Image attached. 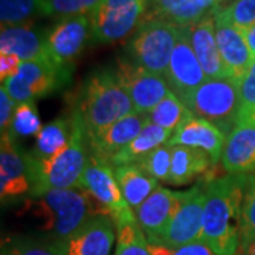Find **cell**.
Segmentation results:
<instances>
[{
    "instance_id": "cell-39",
    "label": "cell",
    "mask_w": 255,
    "mask_h": 255,
    "mask_svg": "<svg viewBox=\"0 0 255 255\" xmlns=\"http://www.w3.org/2000/svg\"><path fill=\"white\" fill-rule=\"evenodd\" d=\"M17 105V102L10 97L9 92L1 85L0 88V130L1 133L7 132Z\"/></svg>"
},
{
    "instance_id": "cell-18",
    "label": "cell",
    "mask_w": 255,
    "mask_h": 255,
    "mask_svg": "<svg viewBox=\"0 0 255 255\" xmlns=\"http://www.w3.org/2000/svg\"><path fill=\"white\" fill-rule=\"evenodd\" d=\"M221 164L227 174L255 172V122H237L226 139Z\"/></svg>"
},
{
    "instance_id": "cell-13",
    "label": "cell",
    "mask_w": 255,
    "mask_h": 255,
    "mask_svg": "<svg viewBox=\"0 0 255 255\" xmlns=\"http://www.w3.org/2000/svg\"><path fill=\"white\" fill-rule=\"evenodd\" d=\"M164 78L170 87V91L182 101L207 80V75L191 47L186 27H180Z\"/></svg>"
},
{
    "instance_id": "cell-19",
    "label": "cell",
    "mask_w": 255,
    "mask_h": 255,
    "mask_svg": "<svg viewBox=\"0 0 255 255\" xmlns=\"http://www.w3.org/2000/svg\"><path fill=\"white\" fill-rule=\"evenodd\" d=\"M149 117L142 112H132L127 117L121 118L112 124L105 130H102L98 136L88 140V147L92 155L110 162L114 155L129 145L135 137L142 132L147 125Z\"/></svg>"
},
{
    "instance_id": "cell-15",
    "label": "cell",
    "mask_w": 255,
    "mask_h": 255,
    "mask_svg": "<svg viewBox=\"0 0 255 255\" xmlns=\"http://www.w3.org/2000/svg\"><path fill=\"white\" fill-rule=\"evenodd\" d=\"M213 14L216 23V40L223 63L230 77L241 81L254 60V55L247 44L246 37L241 30L230 24L217 9H214Z\"/></svg>"
},
{
    "instance_id": "cell-33",
    "label": "cell",
    "mask_w": 255,
    "mask_h": 255,
    "mask_svg": "<svg viewBox=\"0 0 255 255\" xmlns=\"http://www.w3.org/2000/svg\"><path fill=\"white\" fill-rule=\"evenodd\" d=\"M115 255H152L147 238L137 221L117 228Z\"/></svg>"
},
{
    "instance_id": "cell-9",
    "label": "cell",
    "mask_w": 255,
    "mask_h": 255,
    "mask_svg": "<svg viewBox=\"0 0 255 255\" xmlns=\"http://www.w3.org/2000/svg\"><path fill=\"white\" fill-rule=\"evenodd\" d=\"M147 10V0H102L90 14L91 40L100 44L117 43L136 31Z\"/></svg>"
},
{
    "instance_id": "cell-37",
    "label": "cell",
    "mask_w": 255,
    "mask_h": 255,
    "mask_svg": "<svg viewBox=\"0 0 255 255\" xmlns=\"http://www.w3.org/2000/svg\"><path fill=\"white\" fill-rule=\"evenodd\" d=\"M246 121L255 122V58L240 81V110L237 122Z\"/></svg>"
},
{
    "instance_id": "cell-28",
    "label": "cell",
    "mask_w": 255,
    "mask_h": 255,
    "mask_svg": "<svg viewBox=\"0 0 255 255\" xmlns=\"http://www.w3.org/2000/svg\"><path fill=\"white\" fill-rule=\"evenodd\" d=\"M1 255H67L65 243L40 236L14 234L1 240Z\"/></svg>"
},
{
    "instance_id": "cell-29",
    "label": "cell",
    "mask_w": 255,
    "mask_h": 255,
    "mask_svg": "<svg viewBox=\"0 0 255 255\" xmlns=\"http://www.w3.org/2000/svg\"><path fill=\"white\" fill-rule=\"evenodd\" d=\"M147 117H149V122L172 132L173 135L174 130L180 127L184 121L191 118L193 114L186 107V104L176 94L170 91L147 114Z\"/></svg>"
},
{
    "instance_id": "cell-30",
    "label": "cell",
    "mask_w": 255,
    "mask_h": 255,
    "mask_svg": "<svg viewBox=\"0 0 255 255\" xmlns=\"http://www.w3.org/2000/svg\"><path fill=\"white\" fill-rule=\"evenodd\" d=\"M41 129H43V124L38 117L36 104L34 101H27V102H20L17 105L6 133L16 142L18 137L37 136V133Z\"/></svg>"
},
{
    "instance_id": "cell-41",
    "label": "cell",
    "mask_w": 255,
    "mask_h": 255,
    "mask_svg": "<svg viewBox=\"0 0 255 255\" xmlns=\"http://www.w3.org/2000/svg\"><path fill=\"white\" fill-rule=\"evenodd\" d=\"M243 34L246 37V41L248 47H250V50H251V53L254 55L255 58V24L254 26H251L250 28H247L243 31Z\"/></svg>"
},
{
    "instance_id": "cell-31",
    "label": "cell",
    "mask_w": 255,
    "mask_h": 255,
    "mask_svg": "<svg viewBox=\"0 0 255 255\" xmlns=\"http://www.w3.org/2000/svg\"><path fill=\"white\" fill-rule=\"evenodd\" d=\"M41 14V0H0L1 26L28 24Z\"/></svg>"
},
{
    "instance_id": "cell-1",
    "label": "cell",
    "mask_w": 255,
    "mask_h": 255,
    "mask_svg": "<svg viewBox=\"0 0 255 255\" xmlns=\"http://www.w3.org/2000/svg\"><path fill=\"white\" fill-rule=\"evenodd\" d=\"M248 174H226L206 184L199 241L216 255H237L241 244V209Z\"/></svg>"
},
{
    "instance_id": "cell-34",
    "label": "cell",
    "mask_w": 255,
    "mask_h": 255,
    "mask_svg": "<svg viewBox=\"0 0 255 255\" xmlns=\"http://www.w3.org/2000/svg\"><path fill=\"white\" fill-rule=\"evenodd\" d=\"M255 241V172L248 174L246 194L241 209V244L240 251H246ZM237 253V254H238Z\"/></svg>"
},
{
    "instance_id": "cell-8",
    "label": "cell",
    "mask_w": 255,
    "mask_h": 255,
    "mask_svg": "<svg viewBox=\"0 0 255 255\" xmlns=\"http://www.w3.org/2000/svg\"><path fill=\"white\" fill-rule=\"evenodd\" d=\"M68 80L70 70L58 67L48 55H43L36 60L23 61L17 73L3 81L1 85L20 104L47 97L61 88Z\"/></svg>"
},
{
    "instance_id": "cell-16",
    "label": "cell",
    "mask_w": 255,
    "mask_h": 255,
    "mask_svg": "<svg viewBox=\"0 0 255 255\" xmlns=\"http://www.w3.org/2000/svg\"><path fill=\"white\" fill-rule=\"evenodd\" d=\"M226 139L227 136L217 125L193 115L174 130L167 143L170 146H187L203 150L211 157L213 164H217L221 160Z\"/></svg>"
},
{
    "instance_id": "cell-11",
    "label": "cell",
    "mask_w": 255,
    "mask_h": 255,
    "mask_svg": "<svg viewBox=\"0 0 255 255\" xmlns=\"http://www.w3.org/2000/svg\"><path fill=\"white\" fill-rule=\"evenodd\" d=\"M115 73L136 112L149 114L170 92L163 75L147 71L129 57L118 58Z\"/></svg>"
},
{
    "instance_id": "cell-32",
    "label": "cell",
    "mask_w": 255,
    "mask_h": 255,
    "mask_svg": "<svg viewBox=\"0 0 255 255\" xmlns=\"http://www.w3.org/2000/svg\"><path fill=\"white\" fill-rule=\"evenodd\" d=\"M102 0H41V14L63 20L75 16H90Z\"/></svg>"
},
{
    "instance_id": "cell-35",
    "label": "cell",
    "mask_w": 255,
    "mask_h": 255,
    "mask_svg": "<svg viewBox=\"0 0 255 255\" xmlns=\"http://www.w3.org/2000/svg\"><path fill=\"white\" fill-rule=\"evenodd\" d=\"M136 164L146 174L156 179L157 182L167 183L170 176V167H172V146L164 143L156 147L155 150L146 155Z\"/></svg>"
},
{
    "instance_id": "cell-7",
    "label": "cell",
    "mask_w": 255,
    "mask_h": 255,
    "mask_svg": "<svg viewBox=\"0 0 255 255\" xmlns=\"http://www.w3.org/2000/svg\"><path fill=\"white\" fill-rule=\"evenodd\" d=\"M180 26L160 18L143 17L128 46L129 58L147 71L166 75Z\"/></svg>"
},
{
    "instance_id": "cell-5",
    "label": "cell",
    "mask_w": 255,
    "mask_h": 255,
    "mask_svg": "<svg viewBox=\"0 0 255 255\" xmlns=\"http://www.w3.org/2000/svg\"><path fill=\"white\" fill-rule=\"evenodd\" d=\"M78 189L90 196L95 216H108L117 228L136 221L135 211L128 206L119 189L114 166L91 152Z\"/></svg>"
},
{
    "instance_id": "cell-10",
    "label": "cell",
    "mask_w": 255,
    "mask_h": 255,
    "mask_svg": "<svg viewBox=\"0 0 255 255\" xmlns=\"http://www.w3.org/2000/svg\"><path fill=\"white\" fill-rule=\"evenodd\" d=\"M204 179L187 191H174V206L169 224L162 238L153 244L179 247L199 241L203 227V211L206 201Z\"/></svg>"
},
{
    "instance_id": "cell-24",
    "label": "cell",
    "mask_w": 255,
    "mask_h": 255,
    "mask_svg": "<svg viewBox=\"0 0 255 255\" xmlns=\"http://www.w3.org/2000/svg\"><path fill=\"white\" fill-rule=\"evenodd\" d=\"M211 166H214L213 160L206 152L187 146H172V167L167 183L184 186L201 174L209 173Z\"/></svg>"
},
{
    "instance_id": "cell-23",
    "label": "cell",
    "mask_w": 255,
    "mask_h": 255,
    "mask_svg": "<svg viewBox=\"0 0 255 255\" xmlns=\"http://www.w3.org/2000/svg\"><path fill=\"white\" fill-rule=\"evenodd\" d=\"M0 54L17 55L21 61L47 55L46 34L33 28L31 24L1 26Z\"/></svg>"
},
{
    "instance_id": "cell-38",
    "label": "cell",
    "mask_w": 255,
    "mask_h": 255,
    "mask_svg": "<svg viewBox=\"0 0 255 255\" xmlns=\"http://www.w3.org/2000/svg\"><path fill=\"white\" fill-rule=\"evenodd\" d=\"M149 250H150L152 255H216L201 241H194L190 244L179 247H169L163 246V244L149 243Z\"/></svg>"
},
{
    "instance_id": "cell-12",
    "label": "cell",
    "mask_w": 255,
    "mask_h": 255,
    "mask_svg": "<svg viewBox=\"0 0 255 255\" xmlns=\"http://www.w3.org/2000/svg\"><path fill=\"white\" fill-rule=\"evenodd\" d=\"M90 38H91L90 16L63 18L46 34L47 55L58 67L71 70L73 61L81 54Z\"/></svg>"
},
{
    "instance_id": "cell-2",
    "label": "cell",
    "mask_w": 255,
    "mask_h": 255,
    "mask_svg": "<svg viewBox=\"0 0 255 255\" xmlns=\"http://www.w3.org/2000/svg\"><path fill=\"white\" fill-rule=\"evenodd\" d=\"M18 217L27 219L40 237L65 243L85 221L95 216L90 196L80 189L50 190L23 200Z\"/></svg>"
},
{
    "instance_id": "cell-14",
    "label": "cell",
    "mask_w": 255,
    "mask_h": 255,
    "mask_svg": "<svg viewBox=\"0 0 255 255\" xmlns=\"http://www.w3.org/2000/svg\"><path fill=\"white\" fill-rule=\"evenodd\" d=\"M31 186L28 180L27 166L24 152L16 146V142L7 135L1 133L0 142V197L6 204L11 200L30 196Z\"/></svg>"
},
{
    "instance_id": "cell-25",
    "label": "cell",
    "mask_w": 255,
    "mask_h": 255,
    "mask_svg": "<svg viewBox=\"0 0 255 255\" xmlns=\"http://www.w3.org/2000/svg\"><path fill=\"white\" fill-rule=\"evenodd\" d=\"M114 173L128 206L136 211L140 204L159 187V182L146 174L137 164L115 166Z\"/></svg>"
},
{
    "instance_id": "cell-3",
    "label": "cell",
    "mask_w": 255,
    "mask_h": 255,
    "mask_svg": "<svg viewBox=\"0 0 255 255\" xmlns=\"http://www.w3.org/2000/svg\"><path fill=\"white\" fill-rule=\"evenodd\" d=\"M73 111L91 140L121 118L135 112L133 102L119 82L115 68L97 70L84 82Z\"/></svg>"
},
{
    "instance_id": "cell-22",
    "label": "cell",
    "mask_w": 255,
    "mask_h": 255,
    "mask_svg": "<svg viewBox=\"0 0 255 255\" xmlns=\"http://www.w3.org/2000/svg\"><path fill=\"white\" fill-rule=\"evenodd\" d=\"M219 0H147L145 17L160 18L176 26H190L210 14Z\"/></svg>"
},
{
    "instance_id": "cell-17",
    "label": "cell",
    "mask_w": 255,
    "mask_h": 255,
    "mask_svg": "<svg viewBox=\"0 0 255 255\" xmlns=\"http://www.w3.org/2000/svg\"><path fill=\"white\" fill-rule=\"evenodd\" d=\"M115 228L108 216H92L65 241L67 255H110Z\"/></svg>"
},
{
    "instance_id": "cell-21",
    "label": "cell",
    "mask_w": 255,
    "mask_h": 255,
    "mask_svg": "<svg viewBox=\"0 0 255 255\" xmlns=\"http://www.w3.org/2000/svg\"><path fill=\"white\" fill-rule=\"evenodd\" d=\"M174 206V191L159 186L135 211L137 224L149 243H157L169 224Z\"/></svg>"
},
{
    "instance_id": "cell-27",
    "label": "cell",
    "mask_w": 255,
    "mask_h": 255,
    "mask_svg": "<svg viewBox=\"0 0 255 255\" xmlns=\"http://www.w3.org/2000/svg\"><path fill=\"white\" fill-rule=\"evenodd\" d=\"M74 121L71 114L68 117H58L37 133L36 146L31 153L38 159H50L60 153L68 145L73 133Z\"/></svg>"
},
{
    "instance_id": "cell-20",
    "label": "cell",
    "mask_w": 255,
    "mask_h": 255,
    "mask_svg": "<svg viewBox=\"0 0 255 255\" xmlns=\"http://www.w3.org/2000/svg\"><path fill=\"white\" fill-rule=\"evenodd\" d=\"M213 11L199 21L184 27L187 30L191 47L197 55L207 78H227L230 74L220 55L216 40V23Z\"/></svg>"
},
{
    "instance_id": "cell-6",
    "label": "cell",
    "mask_w": 255,
    "mask_h": 255,
    "mask_svg": "<svg viewBox=\"0 0 255 255\" xmlns=\"http://www.w3.org/2000/svg\"><path fill=\"white\" fill-rule=\"evenodd\" d=\"M183 102L194 117L207 119L228 136L237 122L240 81L231 77L207 78Z\"/></svg>"
},
{
    "instance_id": "cell-43",
    "label": "cell",
    "mask_w": 255,
    "mask_h": 255,
    "mask_svg": "<svg viewBox=\"0 0 255 255\" xmlns=\"http://www.w3.org/2000/svg\"><path fill=\"white\" fill-rule=\"evenodd\" d=\"M231 1H234V0H219V3H217V7H226V6H228Z\"/></svg>"
},
{
    "instance_id": "cell-42",
    "label": "cell",
    "mask_w": 255,
    "mask_h": 255,
    "mask_svg": "<svg viewBox=\"0 0 255 255\" xmlns=\"http://www.w3.org/2000/svg\"><path fill=\"white\" fill-rule=\"evenodd\" d=\"M237 255H255V241L247 248L246 251H241V253H238Z\"/></svg>"
},
{
    "instance_id": "cell-40",
    "label": "cell",
    "mask_w": 255,
    "mask_h": 255,
    "mask_svg": "<svg viewBox=\"0 0 255 255\" xmlns=\"http://www.w3.org/2000/svg\"><path fill=\"white\" fill-rule=\"evenodd\" d=\"M21 60L17 55L0 54V80L6 81L11 75L17 73L18 67L21 65Z\"/></svg>"
},
{
    "instance_id": "cell-4",
    "label": "cell",
    "mask_w": 255,
    "mask_h": 255,
    "mask_svg": "<svg viewBox=\"0 0 255 255\" xmlns=\"http://www.w3.org/2000/svg\"><path fill=\"white\" fill-rule=\"evenodd\" d=\"M74 128L68 145L50 159H38L31 152H24L31 191L37 197L50 190L78 189L84 169L88 162L90 147L78 114L71 111Z\"/></svg>"
},
{
    "instance_id": "cell-26",
    "label": "cell",
    "mask_w": 255,
    "mask_h": 255,
    "mask_svg": "<svg viewBox=\"0 0 255 255\" xmlns=\"http://www.w3.org/2000/svg\"><path fill=\"white\" fill-rule=\"evenodd\" d=\"M170 137H172V132L157 127L152 122H147V125L142 129V132L129 145L111 157L110 163L114 167L124 164H136L146 155L155 150L156 147L167 143Z\"/></svg>"
},
{
    "instance_id": "cell-36",
    "label": "cell",
    "mask_w": 255,
    "mask_h": 255,
    "mask_svg": "<svg viewBox=\"0 0 255 255\" xmlns=\"http://www.w3.org/2000/svg\"><path fill=\"white\" fill-rule=\"evenodd\" d=\"M223 17L244 31L255 24V0H234L226 7H216Z\"/></svg>"
}]
</instances>
